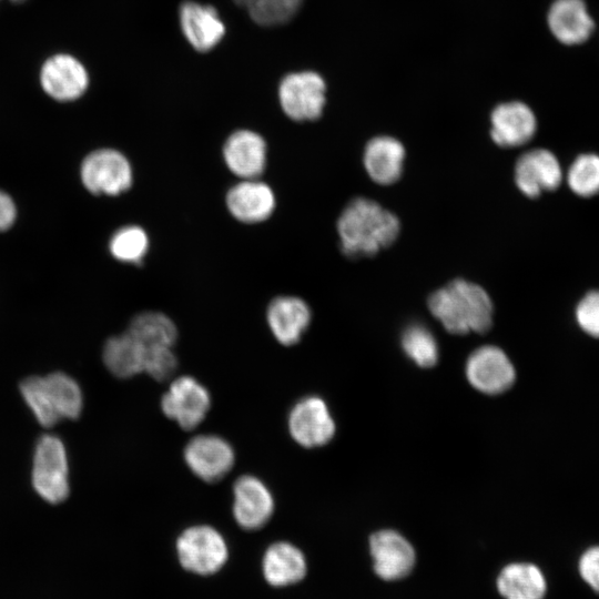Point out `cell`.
Segmentation results:
<instances>
[{
  "instance_id": "cell-1",
  "label": "cell",
  "mask_w": 599,
  "mask_h": 599,
  "mask_svg": "<svg viewBox=\"0 0 599 599\" xmlns=\"http://www.w3.org/2000/svg\"><path fill=\"white\" fill-rule=\"evenodd\" d=\"M399 230L394 213L365 197L352 200L337 221L341 250L351 258L375 255L395 242Z\"/></svg>"
},
{
  "instance_id": "cell-2",
  "label": "cell",
  "mask_w": 599,
  "mask_h": 599,
  "mask_svg": "<svg viewBox=\"0 0 599 599\" xmlns=\"http://www.w3.org/2000/svg\"><path fill=\"white\" fill-rule=\"evenodd\" d=\"M430 313L451 334L485 333L491 327L493 303L479 285L457 278L428 297Z\"/></svg>"
},
{
  "instance_id": "cell-3",
  "label": "cell",
  "mask_w": 599,
  "mask_h": 599,
  "mask_svg": "<svg viewBox=\"0 0 599 599\" xmlns=\"http://www.w3.org/2000/svg\"><path fill=\"white\" fill-rule=\"evenodd\" d=\"M19 389L34 418L44 428H51L62 419H77L81 415V387L63 372L26 377L20 382Z\"/></svg>"
},
{
  "instance_id": "cell-4",
  "label": "cell",
  "mask_w": 599,
  "mask_h": 599,
  "mask_svg": "<svg viewBox=\"0 0 599 599\" xmlns=\"http://www.w3.org/2000/svg\"><path fill=\"white\" fill-rule=\"evenodd\" d=\"M31 484L47 502L58 505L70 494L69 460L65 445L57 435H41L33 450Z\"/></svg>"
},
{
  "instance_id": "cell-5",
  "label": "cell",
  "mask_w": 599,
  "mask_h": 599,
  "mask_svg": "<svg viewBox=\"0 0 599 599\" xmlns=\"http://www.w3.org/2000/svg\"><path fill=\"white\" fill-rule=\"evenodd\" d=\"M83 186L94 195H120L133 182V171L123 153L114 149H98L90 152L80 166Z\"/></svg>"
},
{
  "instance_id": "cell-6",
  "label": "cell",
  "mask_w": 599,
  "mask_h": 599,
  "mask_svg": "<svg viewBox=\"0 0 599 599\" xmlns=\"http://www.w3.org/2000/svg\"><path fill=\"white\" fill-rule=\"evenodd\" d=\"M326 85L312 71L287 74L278 87V99L284 113L295 121H313L322 115Z\"/></svg>"
},
{
  "instance_id": "cell-7",
  "label": "cell",
  "mask_w": 599,
  "mask_h": 599,
  "mask_svg": "<svg viewBox=\"0 0 599 599\" xmlns=\"http://www.w3.org/2000/svg\"><path fill=\"white\" fill-rule=\"evenodd\" d=\"M181 565L193 572L209 575L219 570L227 558L223 537L210 526H194L177 539Z\"/></svg>"
},
{
  "instance_id": "cell-8",
  "label": "cell",
  "mask_w": 599,
  "mask_h": 599,
  "mask_svg": "<svg viewBox=\"0 0 599 599\" xmlns=\"http://www.w3.org/2000/svg\"><path fill=\"white\" fill-rule=\"evenodd\" d=\"M39 81L44 93L58 102L81 98L89 87L85 67L69 53L49 57L41 65Z\"/></svg>"
},
{
  "instance_id": "cell-9",
  "label": "cell",
  "mask_w": 599,
  "mask_h": 599,
  "mask_svg": "<svg viewBox=\"0 0 599 599\" xmlns=\"http://www.w3.org/2000/svg\"><path fill=\"white\" fill-rule=\"evenodd\" d=\"M466 376L477 390L496 395L508 390L516 380V369L507 354L497 346L474 351L466 362Z\"/></svg>"
},
{
  "instance_id": "cell-10",
  "label": "cell",
  "mask_w": 599,
  "mask_h": 599,
  "mask_svg": "<svg viewBox=\"0 0 599 599\" xmlns=\"http://www.w3.org/2000/svg\"><path fill=\"white\" fill-rule=\"evenodd\" d=\"M210 406L211 396L207 389L190 376L175 379L161 399L164 415L186 430L202 423Z\"/></svg>"
},
{
  "instance_id": "cell-11",
  "label": "cell",
  "mask_w": 599,
  "mask_h": 599,
  "mask_svg": "<svg viewBox=\"0 0 599 599\" xmlns=\"http://www.w3.org/2000/svg\"><path fill=\"white\" fill-rule=\"evenodd\" d=\"M288 429L297 444L313 448L323 446L333 438L335 423L326 403L317 396H308L291 409Z\"/></svg>"
},
{
  "instance_id": "cell-12",
  "label": "cell",
  "mask_w": 599,
  "mask_h": 599,
  "mask_svg": "<svg viewBox=\"0 0 599 599\" xmlns=\"http://www.w3.org/2000/svg\"><path fill=\"white\" fill-rule=\"evenodd\" d=\"M562 177L558 159L546 149L529 150L521 154L515 164L516 185L530 199L558 189Z\"/></svg>"
},
{
  "instance_id": "cell-13",
  "label": "cell",
  "mask_w": 599,
  "mask_h": 599,
  "mask_svg": "<svg viewBox=\"0 0 599 599\" xmlns=\"http://www.w3.org/2000/svg\"><path fill=\"white\" fill-rule=\"evenodd\" d=\"M184 459L200 479L213 483L222 479L233 467L234 451L231 445L216 435H200L185 446Z\"/></svg>"
},
{
  "instance_id": "cell-14",
  "label": "cell",
  "mask_w": 599,
  "mask_h": 599,
  "mask_svg": "<svg viewBox=\"0 0 599 599\" xmlns=\"http://www.w3.org/2000/svg\"><path fill=\"white\" fill-rule=\"evenodd\" d=\"M369 550L376 575L385 580L406 577L413 569L416 555L410 542L399 532L380 530L370 536Z\"/></svg>"
},
{
  "instance_id": "cell-15",
  "label": "cell",
  "mask_w": 599,
  "mask_h": 599,
  "mask_svg": "<svg viewBox=\"0 0 599 599\" xmlns=\"http://www.w3.org/2000/svg\"><path fill=\"white\" fill-rule=\"evenodd\" d=\"M490 136L501 148H517L528 143L537 130L532 110L520 101L498 104L490 115Z\"/></svg>"
},
{
  "instance_id": "cell-16",
  "label": "cell",
  "mask_w": 599,
  "mask_h": 599,
  "mask_svg": "<svg viewBox=\"0 0 599 599\" xmlns=\"http://www.w3.org/2000/svg\"><path fill=\"white\" fill-rule=\"evenodd\" d=\"M233 514L245 529H257L274 511V499L265 484L250 475L237 478L233 486Z\"/></svg>"
},
{
  "instance_id": "cell-17",
  "label": "cell",
  "mask_w": 599,
  "mask_h": 599,
  "mask_svg": "<svg viewBox=\"0 0 599 599\" xmlns=\"http://www.w3.org/2000/svg\"><path fill=\"white\" fill-rule=\"evenodd\" d=\"M223 158L229 170L236 176L243 180L257 179L266 166V142L256 132L235 131L224 143Z\"/></svg>"
},
{
  "instance_id": "cell-18",
  "label": "cell",
  "mask_w": 599,
  "mask_h": 599,
  "mask_svg": "<svg viewBox=\"0 0 599 599\" xmlns=\"http://www.w3.org/2000/svg\"><path fill=\"white\" fill-rule=\"evenodd\" d=\"M547 22L552 35L566 45L585 43L595 30V21L585 0H554Z\"/></svg>"
},
{
  "instance_id": "cell-19",
  "label": "cell",
  "mask_w": 599,
  "mask_h": 599,
  "mask_svg": "<svg viewBox=\"0 0 599 599\" xmlns=\"http://www.w3.org/2000/svg\"><path fill=\"white\" fill-rule=\"evenodd\" d=\"M230 213L243 223H260L268 219L275 209L272 189L257 179L243 180L226 194Z\"/></svg>"
},
{
  "instance_id": "cell-20",
  "label": "cell",
  "mask_w": 599,
  "mask_h": 599,
  "mask_svg": "<svg viewBox=\"0 0 599 599\" xmlns=\"http://www.w3.org/2000/svg\"><path fill=\"white\" fill-rule=\"evenodd\" d=\"M267 324L274 337L285 346L296 344L311 322L308 305L296 296H278L268 305Z\"/></svg>"
},
{
  "instance_id": "cell-21",
  "label": "cell",
  "mask_w": 599,
  "mask_h": 599,
  "mask_svg": "<svg viewBox=\"0 0 599 599\" xmlns=\"http://www.w3.org/2000/svg\"><path fill=\"white\" fill-rule=\"evenodd\" d=\"M182 31L191 45L206 52L223 38L225 28L216 10L193 1H185L180 7Z\"/></svg>"
},
{
  "instance_id": "cell-22",
  "label": "cell",
  "mask_w": 599,
  "mask_h": 599,
  "mask_svg": "<svg viewBox=\"0 0 599 599\" xmlns=\"http://www.w3.org/2000/svg\"><path fill=\"white\" fill-rule=\"evenodd\" d=\"M405 160V148L395 138L376 136L368 141L364 151V166L369 177L380 185L399 180Z\"/></svg>"
},
{
  "instance_id": "cell-23",
  "label": "cell",
  "mask_w": 599,
  "mask_h": 599,
  "mask_svg": "<svg viewBox=\"0 0 599 599\" xmlns=\"http://www.w3.org/2000/svg\"><path fill=\"white\" fill-rule=\"evenodd\" d=\"M497 588L505 599H542L546 593V580L537 566L516 562L500 571Z\"/></svg>"
},
{
  "instance_id": "cell-24",
  "label": "cell",
  "mask_w": 599,
  "mask_h": 599,
  "mask_svg": "<svg viewBox=\"0 0 599 599\" xmlns=\"http://www.w3.org/2000/svg\"><path fill=\"white\" fill-rule=\"evenodd\" d=\"M265 579L272 586H286L301 580L306 572L303 554L288 542H276L265 552Z\"/></svg>"
},
{
  "instance_id": "cell-25",
  "label": "cell",
  "mask_w": 599,
  "mask_h": 599,
  "mask_svg": "<svg viewBox=\"0 0 599 599\" xmlns=\"http://www.w3.org/2000/svg\"><path fill=\"white\" fill-rule=\"evenodd\" d=\"M102 358L110 373L119 378H129L143 372L144 348L125 332L105 342Z\"/></svg>"
},
{
  "instance_id": "cell-26",
  "label": "cell",
  "mask_w": 599,
  "mask_h": 599,
  "mask_svg": "<svg viewBox=\"0 0 599 599\" xmlns=\"http://www.w3.org/2000/svg\"><path fill=\"white\" fill-rule=\"evenodd\" d=\"M144 349L172 347L177 337L174 323L160 312H144L132 318L126 331Z\"/></svg>"
},
{
  "instance_id": "cell-27",
  "label": "cell",
  "mask_w": 599,
  "mask_h": 599,
  "mask_svg": "<svg viewBox=\"0 0 599 599\" xmlns=\"http://www.w3.org/2000/svg\"><path fill=\"white\" fill-rule=\"evenodd\" d=\"M250 17L264 27L290 21L300 10L303 0H235Z\"/></svg>"
},
{
  "instance_id": "cell-28",
  "label": "cell",
  "mask_w": 599,
  "mask_h": 599,
  "mask_svg": "<svg viewBox=\"0 0 599 599\" xmlns=\"http://www.w3.org/2000/svg\"><path fill=\"white\" fill-rule=\"evenodd\" d=\"M148 248L149 237L145 231L136 225H126L116 230L109 242L111 255L124 263H141Z\"/></svg>"
},
{
  "instance_id": "cell-29",
  "label": "cell",
  "mask_w": 599,
  "mask_h": 599,
  "mask_svg": "<svg viewBox=\"0 0 599 599\" xmlns=\"http://www.w3.org/2000/svg\"><path fill=\"white\" fill-rule=\"evenodd\" d=\"M567 184L577 195L590 197L599 193V155L583 153L578 155L567 172Z\"/></svg>"
},
{
  "instance_id": "cell-30",
  "label": "cell",
  "mask_w": 599,
  "mask_h": 599,
  "mask_svg": "<svg viewBox=\"0 0 599 599\" xmlns=\"http://www.w3.org/2000/svg\"><path fill=\"white\" fill-rule=\"evenodd\" d=\"M406 355L420 367H432L438 359V345L430 331L419 324L408 326L402 336Z\"/></svg>"
},
{
  "instance_id": "cell-31",
  "label": "cell",
  "mask_w": 599,
  "mask_h": 599,
  "mask_svg": "<svg viewBox=\"0 0 599 599\" xmlns=\"http://www.w3.org/2000/svg\"><path fill=\"white\" fill-rule=\"evenodd\" d=\"M575 322L588 338L599 341V290L587 292L576 304Z\"/></svg>"
},
{
  "instance_id": "cell-32",
  "label": "cell",
  "mask_w": 599,
  "mask_h": 599,
  "mask_svg": "<svg viewBox=\"0 0 599 599\" xmlns=\"http://www.w3.org/2000/svg\"><path fill=\"white\" fill-rule=\"evenodd\" d=\"M177 361L171 347L144 349L143 372L156 380H165L173 375Z\"/></svg>"
},
{
  "instance_id": "cell-33",
  "label": "cell",
  "mask_w": 599,
  "mask_h": 599,
  "mask_svg": "<svg viewBox=\"0 0 599 599\" xmlns=\"http://www.w3.org/2000/svg\"><path fill=\"white\" fill-rule=\"evenodd\" d=\"M578 566L582 579L596 592H599V546L586 549L579 559Z\"/></svg>"
},
{
  "instance_id": "cell-34",
  "label": "cell",
  "mask_w": 599,
  "mask_h": 599,
  "mask_svg": "<svg viewBox=\"0 0 599 599\" xmlns=\"http://www.w3.org/2000/svg\"><path fill=\"white\" fill-rule=\"evenodd\" d=\"M17 220V205L10 194L0 189V233L8 231Z\"/></svg>"
},
{
  "instance_id": "cell-35",
  "label": "cell",
  "mask_w": 599,
  "mask_h": 599,
  "mask_svg": "<svg viewBox=\"0 0 599 599\" xmlns=\"http://www.w3.org/2000/svg\"><path fill=\"white\" fill-rule=\"evenodd\" d=\"M10 1H11V2H14V3H21V2H23V1H26V0H10Z\"/></svg>"
}]
</instances>
